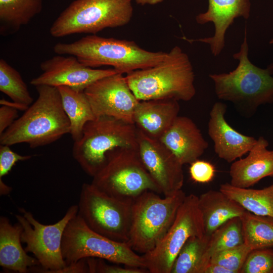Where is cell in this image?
<instances>
[{"mask_svg":"<svg viewBox=\"0 0 273 273\" xmlns=\"http://www.w3.org/2000/svg\"><path fill=\"white\" fill-rule=\"evenodd\" d=\"M36 101L0 135V145L26 143L31 148L48 145L70 132V121L57 87L35 86Z\"/></svg>","mask_w":273,"mask_h":273,"instance_id":"cell-1","label":"cell"},{"mask_svg":"<svg viewBox=\"0 0 273 273\" xmlns=\"http://www.w3.org/2000/svg\"><path fill=\"white\" fill-rule=\"evenodd\" d=\"M247 27L239 52L233 54L239 61L228 73L210 74L217 98L233 103L239 113L251 117L262 105L273 103V63L260 68L248 58Z\"/></svg>","mask_w":273,"mask_h":273,"instance_id":"cell-2","label":"cell"},{"mask_svg":"<svg viewBox=\"0 0 273 273\" xmlns=\"http://www.w3.org/2000/svg\"><path fill=\"white\" fill-rule=\"evenodd\" d=\"M54 51L58 55L75 56L87 67L110 66L123 74L153 67L161 62L167 54L144 50L133 41L96 34L71 43L59 42L54 47Z\"/></svg>","mask_w":273,"mask_h":273,"instance_id":"cell-3","label":"cell"},{"mask_svg":"<svg viewBox=\"0 0 273 273\" xmlns=\"http://www.w3.org/2000/svg\"><path fill=\"white\" fill-rule=\"evenodd\" d=\"M128 84L139 101L174 99L189 101L196 94L190 60L175 46L158 64L127 74Z\"/></svg>","mask_w":273,"mask_h":273,"instance_id":"cell-4","label":"cell"},{"mask_svg":"<svg viewBox=\"0 0 273 273\" xmlns=\"http://www.w3.org/2000/svg\"><path fill=\"white\" fill-rule=\"evenodd\" d=\"M122 147L138 148L135 125L102 116L87 122L81 139L74 142L72 155L82 169L94 176L105 166L107 154Z\"/></svg>","mask_w":273,"mask_h":273,"instance_id":"cell-5","label":"cell"},{"mask_svg":"<svg viewBox=\"0 0 273 273\" xmlns=\"http://www.w3.org/2000/svg\"><path fill=\"white\" fill-rule=\"evenodd\" d=\"M186 196L182 189L164 198L147 191L133 199L127 242L133 250L144 254L156 246L172 224Z\"/></svg>","mask_w":273,"mask_h":273,"instance_id":"cell-6","label":"cell"},{"mask_svg":"<svg viewBox=\"0 0 273 273\" xmlns=\"http://www.w3.org/2000/svg\"><path fill=\"white\" fill-rule=\"evenodd\" d=\"M133 11L131 0H75L54 22L50 34L55 37L95 34L106 28L126 25Z\"/></svg>","mask_w":273,"mask_h":273,"instance_id":"cell-7","label":"cell"},{"mask_svg":"<svg viewBox=\"0 0 273 273\" xmlns=\"http://www.w3.org/2000/svg\"><path fill=\"white\" fill-rule=\"evenodd\" d=\"M91 183L106 194L120 199H134L147 191H161L145 167L138 148H116L107 154L105 166Z\"/></svg>","mask_w":273,"mask_h":273,"instance_id":"cell-8","label":"cell"},{"mask_svg":"<svg viewBox=\"0 0 273 273\" xmlns=\"http://www.w3.org/2000/svg\"><path fill=\"white\" fill-rule=\"evenodd\" d=\"M62 253L66 265L95 257L115 264L146 268L143 256L133 250L127 242L116 241L94 231L78 213L64 231Z\"/></svg>","mask_w":273,"mask_h":273,"instance_id":"cell-9","label":"cell"},{"mask_svg":"<svg viewBox=\"0 0 273 273\" xmlns=\"http://www.w3.org/2000/svg\"><path fill=\"white\" fill-rule=\"evenodd\" d=\"M133 199H120L82 184L78 214L94 231L113 240L128 242Z\"/></svg>","mask_w":273,"mask_h":273,"instance_id":"cell-10","label":"cell"},{"mask_svg":"<svg viewBox=\"0 0 273 273\" xmlns=\"http://www.w3.org/2000/svg\"><path fill=\"white\" fill-rule=\"evenodd\" d=\"M78 210V205H72L60 220L48 225L39 222L31 212L23 208L20 209L22 215H15L22 228L21 240L26 244L25 250L32 253L40 264L30 268L29 272L54 273L66 265L62 253L63 236Z\"/></svg>","mask_w":273,"mask_h":273,"instance_id":"cell-11","label":"cell"},{"mask_svg":"<svg viewBox=\"0 0 273 273\" xmlns=\"http://www.w3.org/2000/svg\"><path fill=\"white\" fill-rule=\"evenodd\" d=\"M205 235L198 197L186 196L166 233L150 251L143 254L150 273H171L173 262L186 241L193 236Z\"/></svg>","mask_w":273,"mask_h":273,"instance_id":"cell-12","label":"cell"},{"mask_svg":"<svg viewBox=\"0 0 273 273\" xmlns=\"http://www.w3.org/2000/svg\"><path fill=\"white\" fill-rule=\"evenodd\" d=\"M84 93L96 117L107 116L133 124V113L140 101L123 74L117 73L100 79Z\"/></svg>","mask_w":273,"mask_h":273,"instance_id":"cell-13","label":"cell"},{"mask_svg":"<svg viewBox=\"0 0 273 273\" xmlns=\"http://www.w3.org/2000/svg\"><path fill=\"white\" fill-rule=\"evenodd\" d=\"M138 150L141 160L164 196L181 190L184 182L183 165L159 140L137 128Z\"/></svg>","mask_w":273,"mask_h":273,"instance_id":"cell-14","label":"cell"},{"mask_svg":"<svg viewBox=\"0 0 273 273\" xmlns=\"http://www.w3.org/2000/svg\"><path fill=\"white\" fill-rule=\"evenodd\" d=\"M42 73L33 78L30 84L35 86L46 85L55 87L65 86L79 92L98 80L118 73L114 69H99L87 67L73 56H54L40 65Z\"/></svg>","mask_w":273,"mask_h":273,"instance_id":"cell-15","label":"cell"},{"mask_svg":"<svg viewBox=\"0 0 273 273\" xmlns=\"http://www.w3.org/2000/svg\"><path fill=\"white\" fill-rule=\"evenodd\" d=\"M208 7L204 13L196 17L198 24L212 22L214 26V35L198 39H187L189 42L199 41L207 43L212 54L218 56L225 46V36L228 29L239 17L248 19L250 15V0H208Z\"/></svg>","mask_w":273,"mask_h":273,"instance_id":"cell-16","label":"cell"},{"mask_svg":"<svg viewBox=\"0 0 273 273\" xmlns=\"http://www.w3.org/2000/svg\"><path fill=\"white\" fill-rule=\"evenodd\" d=\"M225 104L215 103L209 113L208 133L214 144V150L219 158L232 163L247 154L257 139L243 134L232 127L225 119Z\"/></svg>","mask_w":273,"mask_h":273,"instance_id":"cell-17","label":"cell"},{"mask_svg":"<svg viewBox=\"0 0 273 273\" xmlns=\"http://www.w3.org/2000/svg\"><path fill=\"white\" fill-rule=\"evenodd\" d=\"M159 140L183 165L198 159L208 147L195 122L185 116H178Z\"/></svg>","mask_w":273,"mask_h":273,"instance_id":"cell-18","label":"cell"},{"mask_svg":"<svg viewBox=\"0 0 273 273\" xmlns=\"http://www.w3.org/2000/svg\"><path fill=\"white\" fill-rule=\"evenodd\" d=\"M260 136L245 158L233 162L229 171L230 184L236 187L249 188L266 177H273V150Z\"/></svg>","mask_w":273,"mask_h":273,"instance_id":"cell-19","label":"cell"},{"mask_svg":"<svg viewBox=\"0 0 273 273\" xmlns=\"http://www.w3.org/2000/svg\"><path fill=\"white\" fill-rule=\"evenodd\" d=\"M179 105L174 99L140 101L133 116L136 128L159 140L178 116Z\"/></svg>","mask_w":273,"mask_h":273,"instance_id":"cell-20","label":"cell"},{"mask_svg":"<svg viewBox=\"0 0 273 273\" xmlns=\"http://www.w3.org/2000/svg\"><path fill=\"white\" fill-rule=\"evenodd\" d=\"M22 231L19 222L12 225L7 217H0V265L9 270L27 273L31 267L40 264L23 248Z\"/></svg>","mask_w":273,"mask_h":273,"instance_id":"cell-21","label":"cell"},{"mask_svg":"<svg viewBox=\"0 0 273 273\" xmlns=\"http://www.w3.org/2000/svg\"><path fill=\"white\" fill-rule=\"evenodd\" d=\"M198 205L205 235L208 236L228 220L240 217L246 210L219 190H211L201 194L198 197Z\"/></svg>","mask_w":273,"mask_h":273,"instance_id":"cell-22","label":"cell"},{"mask_svg":"<svg viewBox=\"0 0 273 273\" xmlns=\"http://www.w3.org/2000/svg\"><path fill=\"white\" fill-rule=\"evenodd\" d=\"M57 87L63 109L70 121L69 133L74 142L78 141L82 135L85 124L96 117L84 92L77 91L65 86Z\"/></svg>","mask_w":273,"mask_h":273,"instance_id":"cell-23","label":"cell"},{"mask_svg":"<svg viewBox=\"0 0 273 273\" xmlns=\"http://www.w3.org/2000/svg\"><path fill=\"white\" fill-rule=\"evenodd\" d=\"M42 0H0V31L12 34L41 11Z\"/></svg>","mask_w":273,"mask_h":273,"instance_id":"cell-24","label":"cell"},{"mask_svg":"<svg viewBox=\"0 0 273 273\" xmlns=\"http://www.w3.org/2000/svg\"><path fill=\"white\" fill-rule=\"evenodd\" d=\"M219 190L245 210L256 215L273 217V183L262 189L238 188L225 183L220 185Z\"/></svg>","mask_w":273,"mask_h":273,"instance_id":"cell-25","label":"cell"},{"mask_svg":"<svg viewBox=\"0 0 273 273\" xmlns=\"http://www.w3.org/2000/svg\"><path fill=\"white\" fill-rule=\"evenodd\" d=\"M210 236L190 238L175 258L171 273H203L210 260L207 251Z\"/></svg>","mask_w":273,"mask_h":273,"instance_id":"cell-26","label":"cell"},{"mask_svg":"<svg viewBox=\"0 0 273 273\" xmlns=\"http://www.w3.org/2000/svg\"><path fill=\"white\" fill-rule=\"evenodd\" d=\"M240 218L245 244L252 250L273 247V217L246 210Z\"/></svg>","mask_w":273,"mask_h":273,"instance_id":"cell-27","label":"cell"},{"mask_svg":"<svg viewBox=\"0 0 273 273\" xmlns=\"http://www.w3.org/2000/svg\"><path fill=\"white\" fill-rule=\"evenodd\" d=\"M0 90L26 110L33 102L26 84L19 72L3 59H0Z\"/></svg>","mask_w":273,"mask_h":273,"instance_id":"cell-28","label":"cell"},{"mask_svg":"<svg viewBox=\"0 0 273 273\" xmlns=\"http://www.w3.org/2000/svg\"><path fill=\"white\" fill-rule=\"evenodd\" d=\"M244 243L240 217L232 218L217 229L210 236L207 251L210 260L215 254Z\"/></svg>","mask_w":273,"mask_h":273,"instance_id":"cell-29","label":"cell"},{"mask_svg":"<svg viewBox=\"0 0 273 273\" xmlns=\"http://www.w3.org/2000/svg\"><path fill=\"white\" fill-rule=\"evenodd\" d=\"M252 250L244 243L223 250L213 255L210 262L218 264L231 270L240 273L245 261Z\"/></svg>","mask_w":273,"mask_h":273,"instance_id":"cell-30","label":"cell"},{"mask_svg":"<svg viewBox=\"0 0 273 273\" xmlns=\"http://www.w3.org/2000/svg\"><path fill=\"white\" fill-rule=\"evenodd\" d=\"M240 273H273V249L266 248L252 250Z\"/></svg>","mask_w":273,"mask_h":273,"instance_id":"cell-31","label":"cell"},{"mask_svg":"<svg viewBox=\"0 0 273 273\" xmlns=\"http://www.w3.org/2000/svg\"><path fill=\"white\" fill-rule=\"evenodd\" d=\"M89 273H147L148 269L143 267H132L126 265L107 264L104 259L95 258H86Z\"/></svg>","mask_w":273,"mask_h":273,"instance_id":"cell-32","label":"cell"},{"mask_svg":"<svg viewBox=\"0 0 273 273\" xmlns=\"http://www.w3.org/2000/svg\"><path fill=\"white\" fill-rule=\"evenodd\" d=\"M189 173L194 181L202 184L208 183L214 178L215 168L210 162L198 159L190 164Z\"/></svg>","mask_w":273,"mask_h":273,"instance_id":"cell-33","label":"cell"},{"mask_svg":"<svg viewBox=\"0 0 273 273\" xmlns=\"http://www.w3.org/2000/svg\"><path fill=\"white\" fill-rule=\"evenodd\" d=\"M31 157V155H21L14 152L9 145H1L0 178L8 174L17 162L28 160Z\"/></svg>","mask_w":273,"mask_h":273,"instance_id":"cell-34","label":"cell"},{"mask_svg":"<svg viewBox=\"0 0 273 273\" xmlns=\"http://www.w3.org/2000/svg\"><path fill=\"white\" fill-rule=\"evenodd\" d=\"M0 107V135L18 118L17 109L7 104Z\"/></svg>","mask_w":273,"mask_h":273,"instance_id":"cell-35","label":"cell"},{"mask_svg":"<svg viewBox=\"0 0 273 273\" xmlns=\"http://www.w3.org/2000/svg\"><path fill=\"white\" fill-rule=\"evenodd\" d=\"M54 273H89L86 258L67 264L64 267Z\"/></svg>","mask_w":273,"mask_h":273,"instance_id":"cell-36","label":"cell"},{"mask_svg":"<svg viewBox=\"0 0 273 273\" xmlns=\"http://www.w3.org/2000/svg\"><path fill=\"white\" fill-rule=\"evenodd\" d=\"M203 273H232V272L221 265L209 262L205 267Z\"/></svg>","mask_w":273,"mask_h":273,"instance_id":"cell-37","label":"cell"},{"mask_svg":"<svg viewBox=\"0 0 273 273\" xmlns=\"http://www.w3.org/2000/svg\"><path fill=\"white\" fill-rule=\"evenodd\" d=\"M12 191L11 187L7 185L0 178V194L1 195H6L9 194Z\"/></svg>","mask_w":273,"mask_h":273,"instance_id":"cell-38","label":"cell"},{"mask_svg":"<svg viewBox=\"0 0 273 273\" xmlns=\"http://www.w3.org/2000/svg\"><path fill=\"white\" fill-rule=\"evenodd\" d=\"M138 4L142 6L146 5H154L160 3L164 0H134Z\"/></svg>","mask_w":273,"mask_h":273,"instance_id":"cell-39","label":"cell"},{"mask_svg":"<svg viewBox=\"0 0 273 273\" xmlns=\"http://www.w3.org/2000/svg\"><path fill=\"white\" fill-rule=\"evenodd\" d=\"M269 43L270 44H273V38L270 41Z\"/></svg>","mask_w":273,"mask_h":273,"instance_id":"cell-40","label":"cell"}]
</instances>
